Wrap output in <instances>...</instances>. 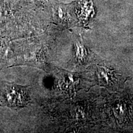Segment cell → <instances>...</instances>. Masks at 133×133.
Returning <instances> with one entry per match:
<instances>
[{"label": "cell", "instance_id": "obj_1", "mask_svg": "<svg viewBox=\"0 0 133 133\" xmlns=\"http://www.w3.org/2000/svg\"><path fill=\"white\" fill-rule=\"evenodd\" d=\"M3 96L6 104L14 108L23 107L27 104L29 100L25 88L15 84L6 86Z\"/></svg>", "mask_w": 133, "mask_h": 133}, {"label": "cell", "instance_id": "obj_2", "mask_svg": "<svg viewBox=\"0 0 133 133\" xmlns=\"http://www.w3.org/2000/svg\"><path fill=\"white\" fill-rule=\"evenodd\" d=\"M97 75L98 78V84L101 86H110L116 83L117 76L114 71L107 68L99 66L97 68Z\"/></svg>", "mask_w": 133, "mask_h": 133}, {"label": "cell", "instance_id": "obj_3", "mask_svg": "<svg viewBox=\"0 0 133 133\" xmlns=\"http://www.w3.org/2000/svg\"><path fill=\"white\" fill-rule=\"evenodd\" d=\"M77 49H76V56H78L77 58L78 60H81L83 61V59H85L86 55H87V52H86V51L85 48L83 47V46L80 45L79 44H77Z\"/></svg>", "mask_w": 133, "mask_h": 133}]
</instances>
